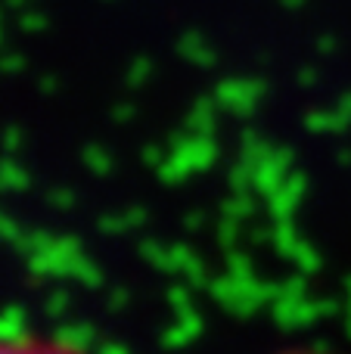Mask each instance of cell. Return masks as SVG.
<instances>
[{
    "instance_id": "2",
    "label": "cell",
    "mask_w": 351,
    "mask_h": 354,
    "mask_svg": "<svg viewBox=\"0 0 351 354\" xmlns=\"http://www.w3.org/2000/svg\"><path fill=\"white\" fill-rule=\"evenodd\" d=\"M180 53L190 62H196V66H211V62H215V50H211L209 41H205L202 35H196V31L180 37Z\"/></svg>"
},
{
    "instance_id": "3",
    "label": "cell",
    "mask_w": 351,
    "mask_h": 354,
    "mask_svg": "<svg viewBox=\"0 0 351 354\" xmlns=\"http://www.w3.org/2000/svg\"><path fill=\"white\" fill-rule=\"evenodd\" d=\"M47 22H50V19L44 16V12H37V10L19 12V28H22V31H44V28H47Z\"/></svg>"
},
{
    "instance_id": "6",
    "label": "cell",
    "mask_w": 351,
    "mask_h": 354,
    "mask_svg": "<svg viewBox=\"0 0 351 354\" xmlns=\"http://www.w3.org/2000/svg\"><path fill=\"white\" fill-rule=\"evenodd\" d=\"M290 354H330V351H314V348H298V351H290Z\"/></svg>"
},
{
    "instance_id": "1",
    "label": "cell",
    "mask_w": 351,
    "mask_h": 354,
    "mask_svg": "<svg viewBox=\"0 0 351 354\" xmlns=\"http://www.w3.org/2000/svg\"><path fill=\"white\" fill-rule=\"evenodd\" d=\"M0 354H78L75 348L62 342H47V339H31V336H22V339H0Z\"/></svg>"
},
{
    "instance_id": "8",
    "label": "cell",
    "mask_w": 351,
    "mask_h": 354,
    "mask_svg": "<svg viewBox=\"0 0 351 354\" xmlns=\"http://www.w3.org/2000/svg\"><path fill=\"white\" fill-rule=\"evenodd\" d=\"M0 41H3V16H0Z\"/></svg>"
},
{
    "instance_id": "5",
    "label": "cell",
    "mask_w": 351,
    "mask_h": 354,
    "mask_svg": "<svg viewBox=\"0 0 351 354\" xmlns=\"http://www.w3.org/2000/svg\"><path fill=\"white\" fill-rule=\"evenodd\" d=\"M0 66H3L6 72H12V68L22 66V56H3V62H0Z\"/></svg>"
},
{
    "instance_id": "4",
    "label": "cell",
    "mask_w": 351,
    "mask_h": 354,
    "mask_svg": "<svg viewBox=\"0 0 351 354\" xmlns=\"http://www.w3.org/2000/svg\"><path fill=\"white\" fill-rule=\"evenodd\" d=\"M149 75V62L146 59H137L134 66H131V84H137V81H143Z\"/></svg>"
},
{
    "instance_id": "7",
    "label": "cell",
    "mask_w": 351,
    "mask_h": 354,
    "mask_svg": "<svg viewBox=\"0 0 351 354\" xmlns=\"http://www.w3.org/2000/svg\"><path fill=\"white\" fill-rule=\"evenodd\" d=\"M6 3H10V6H22L25 0H6Z\"/></svg>"
}]
</instances>
